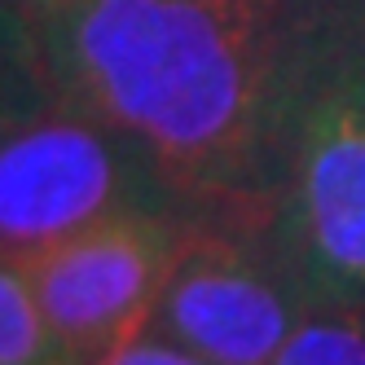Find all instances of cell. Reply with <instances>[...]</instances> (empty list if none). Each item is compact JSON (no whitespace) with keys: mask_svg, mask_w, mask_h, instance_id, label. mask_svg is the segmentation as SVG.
<instances>
[{"mask_svg":"<svg viewBox=\"0 0 365 365\" xmlns=\"http://www.w3.org/2000/svg\"><path fill=\"white\" fill-rule=\"evenodd\" d=\"M53 106L58 88L48 71L40 18L14 0H0V128L27 123Z\"/></svg>","mask_w":365,"mask_h":365,"instance_id":"8992f818","label":"cell"},{"mask_svg":"<svg viewBox=\"0 0 365 365\" xmlns=\"http://www.w3.org/2000/svg\"><path fill=\"white\" fill-rule=\"evenodd\" d=\"M264 229L317 304L365 312V48L312 97Z\"/></svg>","mask_w":365,"mask_h":365,"instance_id":"3957f363","label":"cell"},{"mask_svg":"<svg viewBox=\"0 0 365 365\" xmlns=\"http://www.w3.org/2000/svg\"><path fill=\"white\" fill-rule=\"evenodd\" d=\"M312 308L264 225L194 220L150 326L212 365H273Z\"/></svg>","mask_w":365,"mask_h":365,"instance_id":"277c9868","label":"cell"},{"mask_svg":"<svg viewBox=\"0 0 365 365\" xmlns=\"http://www.w3.org/2000/svg\"><path fill=\"white\" fill-rule=\"evenodd\" d=\"M190 225V216L123 212L22 264L71 365H93L150 326Z\"/></svg>","mask_w":365,"mask_h":365,"instance_id":"5b68a950","label":"cell"},{"mask_svg":"<svg viewBox=\"0 0 365 365\" xmlns=\"http://www.w3.org/2000/svg\"><path fill=\"white\" fill-rule=\"evenodd\" d=\"M40 31L62 106L133 137L194 220L251 225L312 97L365 48L344 0H71Z\"/></svg>","mask_w":365,"mask_h":365,"instance_id":"6da1fadb","label":"cell"},{"mask_svg":"<svg viewBox=\"0 0 365 365\" xmlns=\"http://www.w3.org/2000/svg\"><path fill=\"white\" fill-rule=\"evenodd\" d=\"M123 212L190 216L128 133L62 101L0 128V259L31 264Z\"/></svg>","mask_w":365,"mask_h":365,"instance_id":"7a4b0ae2","label":"cell"},{"mask_svg":"<svg viewBox=\"0 0 365 365\" xmlns=\"http://www.w3.org/2000/svg\"><path fill=\"white\" fill-rule=\"evenodd\" d=\"M14 5H22V9H27V14H36V18L44 22V18H53L58 9H66L71 0H14Z\"/></svg>","mask_w":365,"mask_h":365,"instance_id":"30bf717a","label":"cell"},{"mask_svg":"<svg viewBox=\"0 0 365 365\" xmlns=\"http://www.w3.org/2000/svg\"><path fill=\"white\" fill-rule=\"evenodd\" d=\"M0 365H71L22 264L0 259Z\"/></svg>","mask_w":365,"mask_h":365,"instance_id":"52a82bcc","label":"cell"},{"mask_svg":"<svg viewBox=\"0 0 365 365\" xmlns=\"http://www.w3.org/2000/svg\"><path fill=\"white\" fill-rule=\"evenodd\" d=\"M93 365H212V361H202L185 344H176V339H168V334H159L154 326H145L133 339L115 344L110 352H101Z\"/></svg>","mask_w":365,"mask_h":365,"instance_id":"9c48e42d","label":"cell"},{"mask_svg":"<svg viewBox=\"0 0 365 365\" xmlns=\"http://www.w3.org/2000/svg\"><path fill=\"white\" fill-rule=\"evenodd\" d=\"M273 365H365V312L317 304Z\"/></svg>","mask_w":365,"mask_h":365,"instance_id":"ba28073f","label":"cell"},{"mask_svg":"<svg viewBox=\"0 0 365 365\" xmlns=\"http://www.w3.org/2000/svg\"><path fill=\"white\" fill-rule=\"evenodd\" d=\"M344 5H348V9H356V14L365 18V0H344Z\"/></svg>","mask_w":365,"mask_h":365,"instance_id":"8fae6325","label":"cell"}]
</instances>
